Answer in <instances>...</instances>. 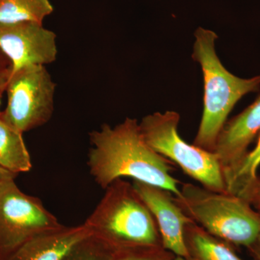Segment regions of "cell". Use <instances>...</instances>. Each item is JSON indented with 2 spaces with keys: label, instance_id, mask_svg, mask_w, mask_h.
Returning <instances> with one entry per match:
<instances>
[{
  "label": "cell",
  "instance_id": "6da1fadb",
  "mask_svg": "<svg viewBox=\"0 0 260 260\" xmlns=\"http://www.w3.org/2000/svg\"><path fill=\"white\" fill-rule=\"evenodd\" d=\"M89 138L91 148L87 164L102 189L116 179L128 177L164 188L174 198H180V181L173 177L169 160L149 146L137 119L126 118L114 126L103 124L90 133Z\"/></svg>",
  "mask_w": 260,
  "mask_h": 260
},
{
  "label": "cell",
  "instance_id": "7a4b0ae2",
  "mask_svg": "<svg viewBox=\"0 0 260 260\" xmlns=\"http://www.w3.org/2000/svg\"><path fill=\"white\" fill-rule=\"evenodd\" d=\"M85 224L90 234L114 254L162 247L153 215L133 184L118 179Z\"/></svg>",
  "mask_w": 260,
  "mask_h": 260
},
{
  "label": "cell",
  "instance_id": "3957f363",
  "mask_svg": "<svg viewBox=\"0 0 260 260\" xmlns=\"http://www.w3.org/2000/svg\"><path fill=\"white\" fill-rule=\"evenodd\" d=\"M193 59L199 63L204 79V107L193 144L214 152L217 140L228 116L246 94L259 91L260 75L241 78L231 73L220 61L215 42L218 36L203 28L194 32Z\"/></svg>",
  "mask_w": 260,
  "mask_h": 260
},
{
  "label": "cell",
  "instance_id": "277c9868",
  "mask_svg": "<svg viewBox=\"0 0 260 260\" xmlns=\"http://www.w3.org/2000/svg\"><path fill=\"white\" fill-rule=\"evenodd\" d=\"M176 202L205 231L232 246L249 249L260 232V213L240 197L186 183Z\"/></svg>",
  "mask_w": 260,
  "mask_h": 260
},
{
  "label": "cell",
  "instance_id": "5b68a950",
  "mask_svg": "<svg viewBox=\"0 0 260 260\" xmlns=\"http://www.w3.org/2000/svg\"><path fill=\"white\" fill-rule=\"evenodd\" d=\"M179 121V113L167 111L145 116L139 126L145 141L156 153L177 164L203 187L225 192V178L218 155L183 140L178 131Z\"/></svg>",
  "mask_w": 260,
  "mask_h": 260
},
{
  "label": "cell",
  "instance_id": "8992f818",
  "mask_svg": "<svg viewBox=\"0 0 260 260\" xmlns=\"http://www.w3.org/2000/svg\"><path fill=\"white\" fill-rule=\"evenodd\" d=\"M56 83L44 65H27L13 72L5 92L2 119L21 133L47 124L54 110Z\"/></svg>",
  "mask_w": 260,
  "mask_h": 260
},
{
  "label": "cell",
  "instance_id": "52a82bcc",
  "mask_svg": "<svg viewBox=\"0 0 260 260\" xmlns=\"http://www.w3.org/2000/svg\"><path fill=\"white\" fill-rule=\"evenodd\" d=\"M42 200L13 181L0 191V260H8L34 238L62 226Z\"/></svg>",
  "mask_w": 260,
  "mask_h": 260
},
{
  "label": "cell",
  "instance_id": "ba28073f",
  "mask_svg": "<svg viewBox=\"0 0 260 260\" xmlns=\"http://www.w3.org/2000/svg\"><path fill=\"white\" fill-rule=\"evenodd\" d=\"M0 50L11 61L13 72L27 65L46 66L57 58L56 35L43 23H0Z\"/></svg>",
  "mask_w": 260,
  "mask_h": 260
},
{
  "label": "cell",
  "instance_id": "9c48e42d",
  "mask_svg": "<svg viewBox=\"0 0 260 260\" xmlns=\"http://www.w3.org/2000/svg\"><path fill=\"white\" fill-rule=\"evenodd\" d=\"M133 185L155 219L162 247L175 256L189 259L184 232L192 220L177 204L172 193L141 181H133Z\"/></svg>",
  "mask_w": 260,
  "mask_h": 260
},
{
  "label": "cell",
  "instance_id": "30bf717a",
  "mask_svg": "<svg viewBox=\"0 0 260 260\" xmlns=\"http://www.w3.org/2000/svg\"><path fill=\"white\" fill-rule=\"evenodd\" d=\"M260 133V94L243 112L225 123L214 152L221 164L224 178L245 157L249 145Z\"/></svg>",
  "mask_w": 260,
  "mask_h": 260
},
{
  "label": "cell",
  "instance_id": "8fae6325",
  "mask_svg": "<svg viewBox=\"0 0 260 260\" xmlns=\"http://www.w3.org/2000/svg\"><path fill=\"white\" fill-rule=\"evenodd\" d=\"M85 224L65 226L34 238L8 260H61L70 249L90 235Z\"/></svg>",
  "mask_w": 260,
  "mask_h": 260
},
{
  "label": "cell",
  "instance_id": "7c38bea8",
  "mask_svg": "<svg viewBox=\"0 0 260 260\" xmlns=\"http://www.w3.org/2000/svg\"><path fill=\"white\" fill-rule=\"evenodd\" d=\"M184 240L190 260H244L232 245L211 235L193 220L186 225Z\"/></svg>",
  "mask_w": 260,
  "mask_h": 260
},
{
  "label": "cell",
  "instance_id": "4fadbf2b",
  "mask_svg": "<svg viewBox=\"0 0 260 260\" xmlns=\"http://www.w3.org/2000/svg\"><path fill=\"white\" fill-rule=\"evenodd\" d=\"M23 135L0 116V167L17 175L30 172L32 169L31 159Z\"/></svg>",
  "mask_w": 260,
  "mask_h": 260
},
{
  "label": "cell",
  "instance_id": "5bb4252c",
  "mask_svg": "<svg viewBox=\"0 0 260 260\" xmlns=\"http://www.w3.org/2000/svg\"><path fill=\"white\" fill-rule=\"evenodd\" d=\"M53 11L50 0H0V23H43Z\"/></svg>",
  "mask_w": 260,
  "mask_h": 260
},
{
  "label": "cell",
  "instance_id": "9a60e30c",
  "mask_svg": "<svg viewBox=\"0 0 260 260\" xmlns=\"http://www.w3.org/2000/svg\"><path fill=\"white\" fill-rule=\"evenodd\" d=\"M260 167V133L256 146L248 152L234 172L225 178L227 192L247 199L256 180Z\"/></svg>",
  "mask_w": 260,
  "mask_h": 260
},
{
  "label": "cell",
  "instance_id": "2e32d148",
  "mask_svg": "<svg viewBox=\"0 0 260 260\" xmlns=\"http://www.w3.org/2000/svg\"><path fill=\"white\" fill-rule=\"evenodd\" d=\"M114 255L90 234L73 246L61 260H113Z\"/></svg>",
  "mask_w": 260,
  "mask_h": 260
},
{
  "label": "cell",
  "instance_id": "e0dca14e",
  "mask_svg": "<svg viewBox=\"0 0 260 260\" xmlns=\"http://www.w3.org/2000/svg\"><path fill=\"white\" fill-rule=\"evenodd\" d=\"M174 257L171 251L160 247L121 253L115 254L113 260H173Z\"/></svg>",
  "mask_w": 260,
  "mask_h": 260
},
{
  "label": "cell",
  "instance_id": "ac0fdd59",
  "mask_svg": "<svg viewBox=\"0 0 260 260\" xmlns=\"http://www.w3.org/2000/svg\"><path fill=\"white\" fill-rule=\"evenodd\" d=\"M13 73V64L9 58L0 50V88L5 90Z\"/></svg>",
  "mask_w": 260,
  "mask_h": 260
},
{
  "label": "cell",
  "instance_id": "d6986e66",
  "mask_svg": "<svg viewBox=\"0 0 260 260\" xmlns=\"http://www.w3.org/2000/svg\"><path fill=\"white\" fill-rule=\"evenodd\" d=\"M246 200L251 205L255 207L256 209L260 208V177H258L257 180L251 189Z\"/></svg>",
  "mask_w": 260,
  "mask_h": 260
},
{
  "label": "cell",
  "instance_id": "ffe728a7",
  "mask_svg": "<svg viewBox=\"0 0 260 260\" xmlns=\"http://www.w3.org/2000/svg\"><path fill=\"white\" fill-rule=\"evenodd\" d=\"M17 177H18L17 174L0 167V191L4 189L7 184H9L11 181H15Z\"/></svg>",
  "mask_w": 260,
  "mask_h": 260
},
{
  "label": "cell",
  "instance_id": "44dd1931",
  "mask_svg": "<svg viewBox=\"0 0 260 260\" xmlns=\"http://www.w3.org/2000/svg\"><path fill=\"white\" fill-rule=\"evenodd\" d=\"M256 260H260V232L252 245L249 248Z\"/></svg>",
  "mask_w": 260,
  "mask_h": 260
},
{
  "label": "cell",
  "instance_id": "7402d4cb",
  "mask_svg": "<svg viewBox=\"0 0 260 260\" xmlns=\"http://www.w3.org/2000/svg\"><path fill=\"white\" fill-rule=\"evenodd\" d=\"M173 260H190L189 259H187V258L182 257V256H175V257L173 259Z\"/></svg>",
  "mask_w": 260,
  "mask_h": 260
},
{
  "label": "cell",
  "instance_id": "603a6c76",
  "mask_svg": "<svg viewBox=\"0 0 260 260\" xmlns=\"http://www.w3.org/2000/svg\"><path fill=\"white\" fill-rule=\"evenodd\" d=\"M5 92V90H3V89L0 88V106H1V99L2 96H3V94ZM1 112V111H0Z\"/></svg>",
  "mask_w": 260,
  "mask_h": 260
},
{
  "label": "cell",
  "instance_id": "cb8c5ba5",
  "mask_svg": "<svg viewBox=\"0 0 260 260\" xmlns=\"http://www.w3.org/2000/svg\"><path fill=\"white\" fill-rule=\"evenodd\" d=\"M258 211H259L260 213V208H259V209H258Z\"/></svg>",
  "mask_w": 260,
  "mask_h": 260
}]
</instances>
